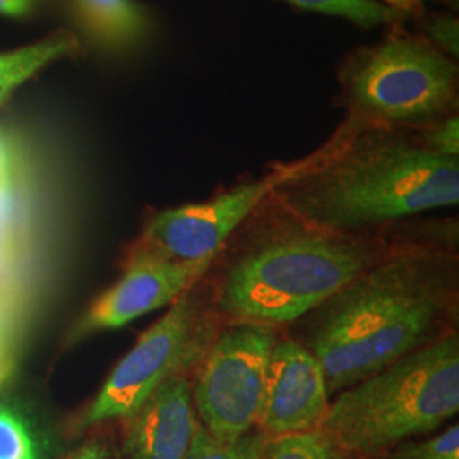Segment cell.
<instances>
[{"instance_id":"cell-5","label":"cell","mask_w":459,"mask_h":459,"mask_svg":"<svg viewBox=\"0 0 459 459\" xmlns=\"http://www.w3.org/2000/svg\"><path fill=\"white\" fill-rule=\"evenodd\" d=\"M193 288L174 301L116 364L83 413L82 426L132 417L167 379L197 368L216 332Z\"/></svg>"},{"instance_id":"cell-23","label":"cell","mask_w":459,"mask_h":459,"mask_svg":"<svg viewBox=\"0 0 459 459\" xmlns=\"http://www.w3.org/2000/svg\"><path fill=\"white\" fill-rule=\"evenodd\" d=\"M68 459H111V453L104 444L89 443Z\"/></svg>"},{"instance_id":"cell-21","label":"cell","mask_w":459,"mask_h":459,"mask_svg":"<svg viewBox=\"0 0 459 459\" xmlns=\"http://www.w3.org/2000/svg\"><path fill=\"white\" fill-rule=\"evenodd\" d=\"M430 36L432 39L446 49L451 55H458L459 51V28L458 21L451 19V17H441L436 19L430 24Z\"/></svg>"},{"instance_id":"cell-13","label":"cell","mask_w":459,"mask_h":459,"mask_svg":"<svg viewBox=\"0 0 459 459\" xmlns=\"http://www.w3.org/2000/svg\"><path fill=\"white\" fill-rule=\"evenodd\" d=\"M75 49L77 41L72 34L56 33L28 47L0 51V104L43 68L70 56Z\"/></svg>"},{"instance_id":"cell-17","label":"cell","mask_w":459,"mask_h":459,"mask_svg":"<svg viewBox=\"0 0 459 459\" xmlns=\"http://www.w3.org/2000/svg\"><path fill=\"white\" fill-rule=\"evenodd\" d=\"M265 436L250 430L233 443H218L199 424L186 459H261Z\"/></svg>"},{"instance_id":"cell-8","label":"cell","mask_w":459,"mask_h":459,"mask_svg":"<svg viewBox=\"0 0 459 459\" xmlns=\"http://www.w3.org/2000/svg\"><path fill=\"white\" fill-rule=\"evenodd\" d=\"M296 172V169L276 172L237 186L210 201L155 214L143 230L138 247L181 263L216 259L230 237L257 212L264 199Z\"/></svg>"},{"instance_id":"cell-19","label":"cell","mask_w":459,"mask_h":459,"mask_svg":"<svg viewBox=\"0 0 459 459\" xmlns=\"http://www.w3.org/2000/svg\"><path fill=\"white\" fill-rule=\"evenodd\" d=\"M394 459H459V427L449 426L426 441L398 444Z\"/></svg>"},{"instance_id":"cell-12","label":"cell","mask_w":459,"mask_h":459,"mask_svg":"<svg viewBox=\"0 0 459 459\" xmlns=\"http://www.w3.org/2000/svg\"><path fill=\"white\" fill-rule=\"evenodd\" d=\"M83 28L108 47H126L147 30V17L134 0H74Z\"/></svg>"},{"instance_id":"cell-14","label":"cell","mask_w":459,"mask_h":459,"mask_svg":"<svg viewBox=\"0 0 459 459\" xmlns=\"http://www.w3.org/2000/svg\"><path fill=\"white\" fill-rule=\"evenodd\" d=\"M21 195L14 167L0 172V279L16 257L21 230Z\"/></svg>"},{"instance_id":"cell-6","label":"cell","mask_w":459,"mask_h":459,"mask_svg":"<svg viewBox=\"0 0 459 459\" xmlns=\"http://www.w3.org/2000/svg\"><path fill=\"white\" fill-rule=\"evenodd\" d=\"M274 327L231 322L214 333L197 364L193 402L197 420L218 443H233L259 422Z\"/></svg>"},{"instance_id":"cell-1","label":"cell","mask_w":459,"mask_h":459,"mask_svg":"<svg viewBox=\"0 0 459 459\" xmlns=\"http://www.w3.org/2000/svg\"><path fill=\"white\" fill-rule=\"evenodd\" d=\"M456 279L439 252H388L295 322V341L320 362L330 394L342 392L446 335Z\"/></svg>"},{"instance_id":"cell-27","label":"cell","mask_w":459,"mask_h":459,"mask_svg":"<svg viewBox=\"0 0 459 459\" xmlns=\"http://www.w3.org/2000/svg\"><path fill=\"white\" fill-rule=\"evenodd\" d=\"M447 2H456V0H447Z\"/></svg>"},{"instance_id":"cell-15","label":"cell","mask_w":459,"mask_h":459,"mask_svg":"<svg viewBox=\"0 0 459 459\" xmlns=\"http://www.w3.org/2000/svg\"><path fill=\"white\" fill-rule=\"evenodd\" d=\"M337 447L318 429L267 437L261 459H337Z\"/></svg>"},{"instance_id":"cell-16","label":"cell","mask_w":459,"mask_h":459,"mask_svg":"<svg viewBox=\"0 0 459 459\" xmlns=\"http://www.w3.org/2000/svg\"><path fill=\"white\" fill-rule=\"evenodd\" d=\"M299 9L342 17L361 26H377L392 17V9L377 0H286Z\"/></svg>"},{"instance_id":"cell-7","label":"cell","mask_w":459,"mask_h":459,"mask_svg":"<svg viewBox=\"0 0 459 459\" xmlns=\"http://www.w3.org/2000/svg\"><path fill=\"white\" fill-rule=\"evenodd\" d=\"M349 87L356 106L368 115L417 121L439 115L451 104L456 68L426 43L396 38L362 60Z\"/></svg>"},{"instance_id":"cell-25","label":"cell","mask_w":459,"mask_h":459,"mask_svg":"<svg viewBox=\"0 0 459 459\" xmlns=\"http://www.w3.org/2000/svg\"><path fill=\"white\" fill-rule=\"evenodd\" d=\"M388 4V7L394 11V9H411L413 5H417L420 0H385Z\"/></svg>"},{"instance_id":"cell-22","label":"cell","mask_w":459,"mask_h":459,"mask_svg":"<svg viewBox=\"0 0 459 459\" xmlns=\"http://www.w3.org/2000/svg\"><path fill=\"white\" fill-rule=\"evenodd\" d=\"M33 0H0V16H24L31 11Z\"/></svg>"},{"instance_id":"cell-11","label":"cell","mask_w":459,"mask_h":459,"mask_svg":"<svg viewBox=\"0 0 459 459\" xmlns=\"http://www.w3.org/2000/svg\"><path fill=\"white\" fill-rule=\"evenodd\" d=\"M126 420L125 459H186L199 427L191 379H167Z\"/></svg>"},{"instance_id":"cell-3","label":"cell","mask_w":459,"mask_h":459,"mask_svg":"<svg viewBox=\"0 0 459 459\" xmlns=\"http://www.w3.org/2000/svg\"><path fill=\"white\" fill-rule=\"evenodd\" d=\"M386 254L371 238L291 213L233 250L216 282L214 312L230 322L295 324Z\"/></svg>"},{"instance_id":"cell-9","label":"cell","mask_w":459,"mask_h":459,"mask_svg":"<svg viewBox=\"0 0 459 459\" xmlns=\"http://www.w3.org/2000/svg\"><path fill=\"white\" fill-rule=\"evenodd\" d=\"M213 261L181 263L136 247L125 274L92 303L72 330L70 342L104 330H116L147 313L172 305L195 286Z\"/></svg>"},{"instance_id":"cell-18","label":"cell","mask_w":459,"mask_h":459,"mask_svg":"<svg viewBox=\"0 0 459 459\" xmlns=\"http://www.w3.org/2000/svg\"><path fill=\"white\" fill-rule=\"evenodd\" d=\"M0 459H39L31 429L16 411L0 405Z\"/></svg>"},{"instance_id":"cell-24","label":"cell","mask_w":459,"mask_h":459,"mask_svg":"<svg viewBox=\"0 0 459 459\" xmlns=\"http://www.w3.org/2000/svg\"><path fill=\"white\" fill-rule=\"evenodd\" d=\"M14 167V153L13 148L9 145L7 138L0 133V172L5 169Z\"/></svg>"},{"instance_id":"cell-10","label":"cell","mask_w":459,"mask_h":459,"mask_svg":"<svg viewBox=\"0 0 459 459\" xmlns=\"http://www.w3.org/2000/svg\"><path fill=\"white\" fill-rule=\"evenodd\" d=\"M328 403L327 377L320 362L295 339L278 337L269 358L257 422L264 436L318 429Z\"/></svg>"},{"instance_id":"cell-2","label":"cell","mask_w":459,"mask_h":459,"mask_svg":"<svg viewBox=\"0 0 459 459\" xmlns=\"http://www.w3.org/2000/svg\"><path fill=\"white\" fill-rule=\"evenodd\" d=\"M279 196L298 218L322 229L358 231L456 206L459 160L388 133H369L327 162L296 172Z\"/></svg>"},{"instance_id":"cell-20","label":"cell","mask_w":459,"mask_h":459,"mask_svg":"<svg viewBox=\"0 0 459 459\" xmlns=\"http://www.w3.org/2000/svg\"><path fill=\"white\" fill-rule=\"evenodd\" d=\"M430 152L447 157L458 159L459 155V121L458 117H449L437 126H434L426 136L424 143Z\"/></svg>"},{"instance_id":"cell-26","label":"cell","mask_w":459,"mask_h":459,"mask_svg":"<svg viewBox=\"0 0 459 459\" xmlns=\"http://www.w3.org/2000/svg\"><path fill=\"white\" fill-rule=\"evenodd\" d=\"M5 369H7V351H5V345L0 339V379L4 377Z\"/></svg>"},{"instance_id":"cell-4","label":"cell","mask_w":459,"mask_h":459,"mask_svg":"<svg viewBox=\"0 0 459 459\" xmlns=\"http://www.w3.org/2000/svg\"><path fill=\"white\" fill-rule=\"evenodd\" d=\"M459 409V341L449 332L349 386L320 424L332 444L377 455L443 426Z\"/></svg>"}]
</instances>
